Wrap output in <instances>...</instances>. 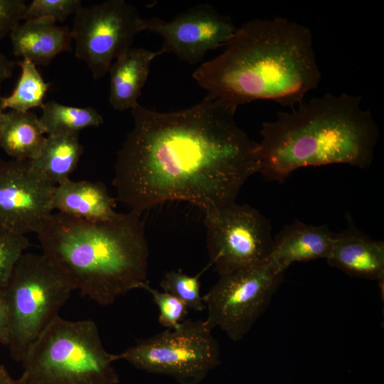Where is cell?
I'll return each mask as SVG.
<instances>
[{
  "label": "cell",
  "instance_id": "15",
  "mask_svg": "<svg viewBox=\"0 0 384 384\" xmlns=\"http://www.w3.org/2000/svg\"><path fill=\"white\" fill-rule=\"evenodd\" d=\"M9 36L14 55L36 65H48L58 54L72 50L70 28L50 18L25 21Z\"/></svg>",
  "mask_w": 384,
  "mask_h": 384
},
{
  "label": "cell",
  "instance_id": "27",
  "mask_svg": "<svg viewBox=\"0 0 384 384\" xmlns=\"http://www.w3.org/2000/svg\"><path fill=\"white\" fill-rule=\"evenodd\" d=\"M9 340V322L7 307L0 289V343L7 346Z\"/></svg>",
  "mask_w": 384,
  "mask_h": 384
},
{
  "label": "cell",
  "instance_id": "29",
  "mask_svg": "<svg viewBox=\"0 0 384 384\" xmlns=\"http://www.w3.org/2000/svg\"><path fill=\"white\" fill-rule=\"evenodd\" d=\"M0 384H28L21 377L14 379L11 377L7 369L3 365H0Z\"/></svg>",
  "mask_w": 384,
  "mask_h": 384
},
{
  "label": "cell",
  "instance_id": "2",
  "mask_svg": "<svg viewBox=\"0 0 384 384\" xmlns=\"http://www.w3.org/2000/svg\"><path fill=\"white\" fill-rule=\"evenodd\" d=\"M225 50L193 78L208 94L238 109L255 100L300 105L321 80L310 29L283 17L250 20Z\"/></svg>",
  "mask_w": 384,
  "mask_h": 384
},
{
  "label": "cell",
  "instance_id": "26",
  "mask_svg": "<svg viewBox=\"0 0 384 384\" xmlns=\"http://www.w3.org/2000/svg\"><path fill=\"white\" fill-rule=\"evenodd\" d=\"M26 6L24 0H0V40L10 35L23 20Z\"/></svg>",
  "mask_w": 384,
  "mask_h": 384
},
{
  "label": "cell",
  "instance_id": "6",
  "mask_svg": "<svg viewBox=\"0 0 384 384\" xmlns=\"http://www.w3.org/2000/svg\"><path fill=\"white\" fill-rule=\"evenodd\" d=\"M1 291L9 322L7 347L11 358L21 362L73 289L42 253H23Z\"/></svg>",
  "mask_w": 384,
  "mask_h": 384
},
{
  "label": "cell",
  "instance_id": "14",
  "mask_svg": "<svg viewBox=\"0 0 384 384\" xmlns=\"http://www.w3.org/2000/svg\"><path fill=\"white\" fill-rule=\"evenodd\" d=\"M334 232L326 225H308L296 220L274 238L268 261L280 273L293 263L327 259Z\"/></svg>",
  "mask_w": 384,
  "mask_h": 384
},
{
  "label": "cell",
  "instance_id": "18",
  "mask_svg": "<svg viewBox=\"0 0 384 384\" xmlns=\"http://www.w3.org/2000/svg\"><path fill=\"white\" fill-rule=\"evenodd\" d=\"M39 117L31 111L9 110L0 114V146L13 159L38 157L46 137Z\"/></svg>",
  "mask_w": 384,
  "mask_h": 384
},
{
  "label": "cell",
  "instance_id": "23",
  "mask_svg": "<svg viewBox=\"0 0 384 384\" xmlns=\"http://www.w3.org/2000/svg\"><path fill=\"white\" fill-rule=\"evenodd\" d=\"M30 246L26 235L0 229V289L6 285L19 259Z\"/></svg>",
  "mask_w": 384,
  "mask_h": 384
},
{
  "label": "cell",
  "instance_id": "30",
  "mask_svg": "<svg viewBox=\"0 0 384 384\" xmlns=\"http://www.w3.org/2000/svg\"><path fill=\"white\" fill-rule=\"evenodd\" d=\"M1 112H2V111H1V110L0 109V114H1Z\"/></svg>",
  "mask_w": 384,
  "mask_h": 384
},
{
  "label": "cell",
  "instance_id": "25",
  "mask_svg": "<svg viewBox=\"0 0 384 384\" xmlns=\"http://www.w3.org/2000/svg\"><path fill=\"white\" fill-rule=\"evenodd\" d=\"M82 6L80 0H33L27 4L23 20L50 18L63 23Z\"/></svg>",
  "mask_w": 384,
  "mask_h": 384
},
{
  "label": "cell",
  "instance_id": "5",
  "mask_svg": "<svg viewBox=\"0 0 384 384\" xmlns=\"http://www.w3.org/2000/svg\"><path fill=\"white\" fill-rule=\"evenodd\" d=\"M92 320L56 316L28 348L21 378L28 384H118L113 363Z\"/></svg>",
  "mask_w": 384,
  "mask_h": 384
},
{
  "label": "cell",
  "instance_id": "4",
  "mask_svg": "<svg viewBox=\"0 0 384 384\" xmlns=\"http://www.w3.org/2000/svg\"><path fill=\"white\" fill-rule=\"evenodd\" d=\"M258 143V171L282 182L304 167L344 164L368 168L374 159L378 127L361 97L327 93L279 112L262 123Z\"/></svg>",
  "mask_w": 384,
  "mask_h": 384
},
{
  "label": "cell",
  "instance_id": "16",
  "mask_svg": "<svg viewBox=\"0 0 384 384\" xmlns=\"http://www.w3.org/2000/svg\"><path fill=\"white\" fill-rule=\"evenodd\" d=\"M116 201L100 181L68 179L55 187L53 209L80 220L98 222L117 213Z\"/></svg>",
  "mask_w": 384,
  "mask_h": 384
},
{
  "label": "cell",
  "instance_id": "19",
  "mask_svg": "<svg viewBox=\"0 0 384 384\" xmlns=\"http://www.w3.org/2000/svg\"><path fill=\"white\" fill-rule=\"evenodd\" d=\"M82 154L79 134H50L46 137L38 157L30 160V163L35 170L56 186L70 179Z\"/></svg>",
  "mask_w": 384,
  "mask_h": 384
},
{
  "label": "cell",
  "instance_id": "1",
  "mask_svg": "<svg viewBox=\"0 0 384 384\" xmlns=\"http://www.w3.org/2000/svg\"><path fill=\"white\" fill-rule=\"evenodd\" d=\"M236 110L210 94L174 112L137 104L114 165L117 200L141 215L169 201L204 213L235 203L258 171V142L238 126Z\"/></svg>",
  "mask_w": 384,
  "mask_h": 384
},
{
  "label": "cell",
  "instance_id": "10",
  "mask_svg": "<svg viewBox=\"0 0 384 384\" xmlns=\"http://www.w3.org/2000/svg\"><path fill=\"white\" fill-rule=\"evenodd\" d=\"M136 8L124 0H107L81 6L70 29L75 55L83 60L94 80L103 78L112 63L127 51L139 33Z\"/></svg>",
  "mask_w": 384,
  "mask_h": 384
},
{
  "label": "cell",
  "instance_id": "17",
  "mask_svg": "<svg viewBox=\"0 0 384 384\" xmlns=\"http://www.w3.org/2000/svg\"><path fill=\"white\" fill-rule=\"evenodd\" d=\"M161 55L144 48H130L111 65L109 102L115 110L123 112L134 108L145 85L150 66Z\"/></svg>",
  "mask_w": 384,
  "mask_h": 384
},
{
  "label": "cell",
  "instance_id": "28",
  "mask_svg": "<svg viewBox=\"0 0 384 384\" xmlns=\"http://www.w3.org/2000/svg\"><path fill=\"white\" fill-rule=\"evenodd\" d=\"M17 62L11 60L5 55L0 53V90L3 83L13 75Z\"/></svg>",
  "mask_w": 384,
  "mask_h": 384
},
{
  "label": "cell",
  "instance_id": "9",
  "mask_svg": "<svg viewBox=\"0 0 384 384\" xmlns=\"http://www.w3.org/2000/svg\"><path fill=\"white\" fill-rule=\"evenodd\" d=\"M204 214L208 255L220 275L267 261L274 238L257 209L235 202Z\"/></svg>",
  "mask_w": 384,
  "mask_h": 384
},
{
  "label": "cell",
  "instance_id": "8",
  "mask_svg": "<svg viewBox=\"0 0 384 384\" xmlns=\"http://www.w3.org/2000/svg\"><path fill=\"white\" fill-rule=\"evenodd\" d=\"M283 274L267 260L220 275L203 296L206 324L234 341L242 340L267 308Z\"/></svg>",
  "mask_w": 384,
  "mask_h": 384
},
{
  "label": "cell",
  "instance_id": "21",
  "mask_svg": "<svg viewBox=\"0 0 384 384\" xmlns=\"http://www.w3.org/2000/svg\"><path fill=\"white\" fill-rule=\"evenodd\" d=\"M17 65L21 68V75L9 95H0V109L28 112L41 107L50 84L43 80L36 65L28 60L21 59Z\"/></svg>",
  "mask_w": 384,
  "mask_h": 384
},
{
  "label": "cell",
  "instance_id": "7",
  "mask_svg": "<svg viewBox=\"0 0 384 384\" xmlns=\"http://www.w3.org/2000/svg\"><path fill=\"white\" fill-rule=\"evenodd\" d=\"M135 368L179 384H200L220 364V346L205 319H184L118 354Z\"/></svg>",
  "mask_w": 384,
  "mask_h": 384
},
{
  "label": "cell",
  "instance_id": "12",
  "mask_svg": "<svg viewBox=\"0 0 384 384\" xmlns=\"http://www.w3.org/2000/svg\"><path fill=\"white\" fill-rule=\"evenodd\" d=\"M55 187L30 161L0 160V229L37 233L53 210Z\"/></svg>",
  "mask_w": 384,
  "mask_h": 384
},
{
  "label": "cell",
  "instance_id": "11",
  "mask_svg": "<svg viewBox=\"0 0 384 384\" xmlns=\"http://www.w3.org/2000/svg\"><path fill=\"white\" fill-rule=\"evenodd\" d=\"M139 31L156 33L163 39L161 54L171 53L190 64L201 62L207 52L226 46L236 27L227 16L208 4L196 5L170 21L140 18Z\"/></svg>",
  "mask_w": 384,
  "mask_h": 384
},
{
  "label": "cell",
  "instance_id": "3",
  "mask_svg": "<svg viewBox=\"0 0 384 384\" xmlns=\"http://www.w3.org/2000/svg\"><path fill=\"white\" fill-rule=\"evenodd\" d=\"M42 254L73 290L102 306L147 282L149 245L142 215L90 222L57 212L36 233Z\"/></svg>",
  "mask_w": 384,
  "mask_h": 384
},
{
  "label": "cell",
  "instance_id": "20",
  "mask_svg": "<svg viewBox=\"0 0 384 384\" xmlns=\"http://www.w3.org/2000/svg\"><path fill=\"white\" fill-rule=\"evenodd\" d=\"M40 121L48 135L77 134L104 122L102 115L92 107H77L51 100L43 103Z\"/></svg>",
  "mask_w": 384,
  "mask_h": 384
},
{
  "label": "cell",
  "instance_id": "22",
  "mask_svg": "<svg viewBox=\"0 0 384 384\" xmlns=\"http://www.w3.org/2000/svg\"><path fill=\"white\" fill-rule=\"evenodd\" d=\"M160 286L163 290L183 302L188 309L201 311L206 309L203 297L201 294L199 277L190 276L180 271L165 273Z\"/></svg>",
  "mask_w": 384,
  "mask_h": 384
},
{
  "label": "cell",
  "instance_id": "13",
  "mask_svg": "<svg viewBox=\"0 0 384 384\" xmlns=\"http://www.w3.org/2000/svg\"><path fill=\"white\" fill-rule=\"evenodd\" d=\"M348 227L335 233L329 264L351 276L383 281L384 242L371 239L360 230L348 215Z\"/></svg>",
  "mask_w": 384,
  "mask_h": 384
},
{
  "label": "cell",
  "instance_id": "24",
  "mask_svg": "<svg viewBox=\"0 0 384 384\" xmlns=\"http://www.w3.org/2000/svg\"><path fill=\"white\" fill-rule=\"evenodd\" d=\"M142 289L148 292L159 309V322L166 329H176L186 319L188 307L172 294L152 288L148 282Z\"/></svg>",
  "mask_w": 384,
  "mask_h": 384
}]
</instances>
